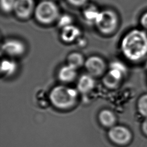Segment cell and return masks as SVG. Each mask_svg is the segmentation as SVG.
I'll use <instances>...</instances> for the list:
<instances>
[{"instance_id": "cell-4", "label": "cell", "mask_w": 147, "mask_h": 147, "mask_svg": "<svg viewBox=\"0 0 147 147\" xmlns=\"http://www.w3.org/2000/svg\"><path fill=\"white\" fill-rule=\"evenodd\" d=\"M118 24V18L114 11L105 9L100 11L95 25L97 29L103 34L109 35L116 30Z\"/></svg>"}, {"instance_id": "cell-13", "label": "cell", "mask_w": 147, "mask_h": 147, "mask_svg": "<svg viewBox=\"0 0 147 147\" xmlns=\"http://www.w3.org/2000/svg\"><path fill=\"white\" fill-rule=\"evenodd\" d=\"M76 76V69L68 64L61 67L58 72L59 80L64 83L72 82L75 79Z\"/></svg>"}, {"instance_id": "cell-20", "label": "cell", "mask_w": 147, "mask_h": 147, "mask_svg": "<svg viewBox=\"0 0 147 147\" xmlns=\"http://www.w3.org/2000/svg\"><path fill=\"white\" fill-rule=\"evenodd\" d=\"M67 2L71 5L74 6H82L86 4L87 0H67Z\"/></svg>"}, {"instance_id": "cell-14", "label": "cell", "mask_w": 147, "mask_h": 147, "mask_svg": "<svg viewBox=\"0 0 147 147\" xmlns=\"http://www.w3.org/2000/svg\"><path fill=\"white\" fill-rule=\"evenodd\" d=\"M98 7L92 4L86 5L82 11V16L84 20L89 24H95L100 13Z\"/></svg>"}, {"instance_id": "cell-19", "label": "cell", "mask_w": 147, "mask_h": 147, "mask_svg": "<svg viewBox=\"0 0 147 147\" xmlns=\"http://www.w3.org/2000/svg\"><path fill=\"white\" fill-rule=\"evenodd\" d=\"M16 0H1V7L5 13L13 11Z\"/></svg>"}, {"instance_id": "cell-6", "label": "cell", "mask_w": 147, "mask_h": 147, "mask_svg": "<svg viewBox=\"0 0 147 147\" xmlns=\"http://www.w3.org/2000/svg\"><path fill=\"white\" fill-rule=\"evenodd\" d=\"M110 140L119 146L128 145L132 140L133 134L130 130L123 125H115L108 131Z\"/></svg>"}, {"instance_id": "cell-10", "label": "cell", "mask_w": 147, "mask_h": 147, "mask_svg": "<svg viewBox=\"0 0 147 147\" xmlns=\"http://www.w3.org/2000/svg\"><path fill=\"white\" fill-rule=\"evenodd\" d=\"M80 35V30L78 27L71 24L61 29L60 37L65 43H71L78 38Z\"/></svg>"}, {"instance_id": "cell-5", "label": "cell", "mask_w": 147, "mask_h": 147, "mask_svg": "<svg viewBox=\"0 0 147 147\" xmlns=\"http://www.w3.org/2000/svg\"><path fill=\"white\" fill-rule=\"evenodd\" d=\"M127 72L125 64L119 61H114L110 65V68L103 78L104 84L110 89H114L120 84Z\"/></svg>"}, {"instance_id": "cell-2", "label": "cell", "mask_w": 147, "mask_h": 147, "mask_svg": "<svg viewBox=\"0 0 147 147\" xmlns=\"http://www.w3.org/2000/svg\"><path fill=\"white\" fill-rule=\"evenodd\" d=\"M49 99L52 105L56 108L68 110L76 104L78 90L65 86H57L51 90Z\"/></svg>"}, {"instance_id": "cell-22", "label": "cell", "mask_w": 147, "mask_h": 147, "mask_svg": "<svg viewBox=\"0 0 147 147\" xmlns=\"http://www.w3.org/2000/svg\"><path fill=\"white\" fill-rule=\"evenodd\" d=\"M141 127L143 134L147 136V117L144 118L143 121L142 122Z\"/></svg>"}, {"instance_id": "cell-9", "label": "cell", "mask_w": 147, "mask_h": 147, "mask_svg": "<svg viewBox=\"0 0 147 147\" xmlns=\"http://www.w3.org/2000/svg\"><path fill=\"white\" fill-rule=\"evenodd\" d=\"M2 49L7 55L11 57H18L22 55L26 50L25 45L17 39L6 40L2 46Z\"/></svg>"}, {"instance_id": "cell-8", "label": "cell", "mask_w": 147, "mask_h": 147, "mask_svg": "<svg viewBox=\"0 0 147 147\" xmlns=\"http://www.w3.org/2000/svg\"><path fill=\"white\" fill-rule=\"evenodd\" d=\"M35 7L34 0H16L13 11L18 18L25 20L34 13Z\"/></svg>"}, {"instance_id": "cell-15", "label": "cell", "mask_w": 147, "mask_h": 147, "mask_svg": "<svg viewBox=\"0 0 147 147\" xmlns=\"http://www.w3.org/2000/svg\"><path fill=\"white\" fill-rule=\"evenodd\" d=\"M16 63L10 59H3L1 61V72L5 76L13 75L17 70Z\"/></svg>"}, {"instance_id": "cell-12", "label": "cell", "mask_w": 147, "mask_h": 147, "mask_svg": "<svg viewBox=\"0 0 147 147\" xmlns=\"http://www.w3.org/2000/svg\"><path fill=\"white\" fill-rule=\"evenodd\" d=\"M98 120L102 126L110 129L115 125L117 117L111 110L103 109L98 114Z\"/></svg>"}, {"instance_id": "cell-21", "label": "cell", "mask_w": 147, "mask_h": 147, "mask_svg": "<svg viewBox=\"0 0 147 147\" xmlns=\"http://www.w3.org/2000/svg\"><path fill=\"white\" fill-rule=\"evenodd\" d=\"M140 23L142 26L147 30V11L142 14L140 18Z\"/></svg>"}, {"instance_id": "cell-1", "label": "cell", "mask_w": 147, "mask_h": 147, "mask_svg": "<svg viewBox=\"0 0 147 147\" xmlns=\"http://www.w3.org/2000/svg\"><path fill=\"white\" fill-rule=\"evenodd\" d=\"M120 47L122 54L128 60L141 61L147 55V34L141 29H132L123 37Z\"/></svg>"}, {"instance_id": "cell-18", "label": "cell", "mask_w": 147, "mask_h": 147, "mask_svg": "<svg viewBox=\"0 0 147 147\" xmlns=\"http://www.w3.org/2000/svg\"><path fill=\"white\" fill-rule=\"evenodd\" d=\"M57 25L61 28L72 24V18L71 16L68 14H63L59 16L57 20Z\"/></svg>"}, {"instance_id": "cell-7", "label": "cell", "mask_w": 147, "mask_h": 147, "mask_svg": "<svg viewBox=\"0 0 147 147\" xmlns=\"http://www.w3.org/2000/svg\"><path fill=\"white\" fill-rule=\"evenodd\" d=\"M84 67L88 74L94 77L102 75L106 68L104 60L98 56H92L85 60Z\"/></svg>"}, {"instance_id": "cell-3", "label": "cell", "mask_w": 147, "mask_h": 147, "mask_svg": "<svg viewBox=\"0 0 147 147\" xmlns=\"http://www.w3.org/2000/svg\"><path fill=\"white\" fill-rule=\"evenodd\" d=\"M59 8L50 0H44L35 7L34 16L37 22L42 25H49L57 21L59 17Z\"/></svg>"}, {"instance_id": "cell-17", "label": "cell", "mask_w": 147, "mask_h": 147, "mask_svg": "<svg viewBox=\"0 0 147 147\" xmlns=\"http://www.w3.org/2000/svg\"><path fill=\"white\" fill-rule=\"evenodd\" d=\"M137 110L139 114L144 118L147 117V93L140 96L137 103Z\"/></svg>"}, {"instance_id": "cell-16", "label": "cell", "mask_w": 147, "mask_h": 147, "mask_svg": "<svg viewBox=\"0 0 147 147\" xmlns=\"http://www.w3.org/2000/svg\"><path fill=\"white\" fill-rule=\"evenodd\" d=\"M67 64L73 67L76 69L84 65L85 60L83 56L79 52H74L69 53L67 58Z\"/></svg>"}, {"instance_id": "cell-11", "label": "cell", "mask_w": 147, "mask_h": 147, "mask_svg": "<svg viewBox=\"0 0 147 147\" xmlns=\"http://www.w3.org/2000/svg\"><path fill=\"white\" fill-rule=\"evenodd\" d=\"M95 84L94 77L90 74H84L80 76L78 81V91L85 94L91 91Z\"/></svg>"}]
</instances>
